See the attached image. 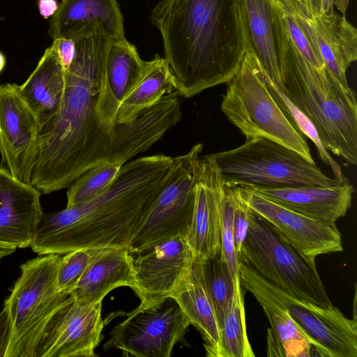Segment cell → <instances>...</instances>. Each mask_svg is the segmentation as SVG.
<instances>
[{
	"mask_svg": "<svg viewBox=\"0 0 357 357\" xmlns=\"http://www.w3.org/2000/svg\"><path fill=\"white\" fill-rule=\"evenodd\" d=\"M174 91V79L167 61L164 57L156 55L147 61L141 79L121 102L116 124L130 123L142 110Z\"/></svg>",
	"mask_w": 357,
	"mask_h": 357,
	"instance_id": "4316f807",
	"label": "cell"
},
{
	"mask_svg": "<svg viewBox=\"0 0 357 357\" xmlns=\"http://www.w3.org/2000/svg\"><path fill=\"white\" fill-rule=\"evenodd\" d=\"M202 144L194 145L181 155L173 158L162 186L128 245L132 253L169 238H185L195 207V184Z\"/></svg>",
	"mask_w": 357,
	"mask_h": 357,
	"instance_id": "30bf717a",
	"label": "cell"
},
{
	"mask_svg": "<svg viewBox=\"0 0 357 357\" xmlns=\"http://www.w3.org/2000/svg\"><path fill=\"white\" fill-rule=\"evenodd\" d=\"M204 340L207 356L215 357L220 339V328L209 294L202 261L194 258L190 267L171 295Z\"/></svg>",
	"mask_w": 357,
	"mask_h": 357,
	"instance_id": "d4e9b609",
	"label": "cell"
},
{
	"mask_svg": "<svg viewBox=\"0 0 357 357\" xmlns=\"http://www.w3.org/2000/svg\"><path fill=\"white\" fill-rule=\"evenodd\" d=\"M61 255H39L20 266L21 273L3 305L11 328L4 357H34L49 322L71 298L58 290Z\"/></svg>",
	"mask_w": 357,
	"mask_h": 357,
	"instance_id": "52a82bcc",
	"label": "cell"
},
{
	"mask_svg": "<svg viewBox=\"0 0 357 357\" xmlns=\"http://www.w3.org/2000/svg\"><path fill=\"white\" fill-rule=\"evenodd\" d=\"M301 22L316 44L328 70L345 87L347 71L357 59V31L345 15L334 10L319 13L301 0H281Z\"/></svg>",
	"mask_w": 357,
	"mask_h": 357,
	"instance_id": "2e32d148",
	"label": "cell"
},
{
	"mask_svg": "<svg viewBox=\"0 0 357 357\" xmlns=\"http://www.w3.org/2000/svg\"><path fill=\"white\" fill-rule=\"evenodd\" d=\"M150 19L180 96L227 83L238 71L246 47L240 0H160Z\"/></svg>",
	"mask_w": 357,
	"mask_h": 357,
	"instance_id": "7a4b0ae2",
	"label": "cell"
},
{
	"mask_svg": "<svg viewBox=\"0 0 357 357\" xmlns=\"http://www.w3.org/2000/svg\"><path fill=\"white\" fill-rule=\"evenodd\" d=\"M238 273L241 285L282 309L314 349L317 356H357L356 319H349L333 305L322 307L297 298L276 287L243 261Z\"/></svg>",
	"mask_w": 357,
	"mask_h": 357,
	"instance_id": "9c48e42d",
	"label": "cell"
},
{
	"mask_svg": "<svg viewBox=\"0 0 357 357\" xmlns=\"http://www.w3.org/2000/svg\"><path fill=\"white\" fill-rule=\"evenodd\" d=\"M146 63L126 38L111 41L97 104L98 119L108 130L114 132L118 108L141 79Z\"/></svg>",
	"mask_w": 357,
	"mask_h": 357,
	"instance_id": "7402d4cb",
	"label": "cell"
},
{
	"mask_svg": "<svg viewBox=\"0 0 357 357\" xmlns=\"http://www.w3.org/2000/svg\"><path fill=\"white\" fill-rule=\"evenodd\" d=\"M134 257L127 246L108 247L87 267L70 294L77 301H102L119 287H134Z\"/></svg>",
	"mask_w": 357,
	"mask_h": 357,
	"instance_id": "cb8c5ba5",
	"label": "cell"
},
{
	"mask_svg": "<svg viewBox=\"0 0 357 357\" xmlns=\"http://www.w3.org/2000/svg\"><path fill=\"white\" fill-rule=\"evenodd\" d=\"M38 7L40 14L45 18L54 15L56 13L59 4L56 0H38Z\"/></svg>",
	"mask_w": 357,
	"mask_h": 357,
	"instance_id": "74e56055",
	"label": "cell"
},
{
	"mask_svg": "<svg viewBox=\"0 0 357 357\" xmlns=\"http://www.w3.org/2000/svg\"><path fill=\"white\" fill-rule=\"evenodd\" d=\"M240 258L286 293L319 306L333 305L317 271L315 258L298 251L250 208L248 230Z\"/></svg>",
	"mask_w": 357,
	"mask_h": 357,
	"instance_id": "ba28073f",
	"label": "cell"
},
{
	"mask_svg": "<svg viewBox=\"0 0 357 357\" xmlns=\"http://www.w3.org/2000/svg\"><path fill=\"white\" fill-rule=\"evenodd\" d=\"M280 74L281 86L278 88L312 123L323 146L356 166L357 102L354 91L344 86L326 67L318 68L308 62L288 36Z\"/></svg>",
	"mask_w": 357,
	"mask_h": 357,
	"instance_id": "277c9868",
	"label": "cell"
},
{
	"mask_svg": "<svg viewBox=\"0 0 357 357\" xmlns=\"http://www.w3.org/2000/svg\"><path fill=\"white\" fill-rule=\"evenodd\" d=\"M102 301L70 300L49 322L34 357H94L102 339Z\"/></svg>",
	"mask_w": 357,
	"mask_h": 357,
	"instance_id": "4fadbf2b",
	"label": "cell"
},
{
	"mask_svg": "<svg viewBox=\"0 0 357 357\" xmlns=\"http://www.w3.org/2000/svg\"><path fill=\"white\" fill-rule=\"evenodd\" d=\"M247 188L294 211L335 223L351 207L354 187L349 182L329 187Z\"/></svg>",
	"mask_w": 357,
	"mask_h": 357,
	"instance_id": "603a6c76",
	"label": "cell"
},
{
	"mask_svg": "<svg viewBox=\"0 0 357 357\" xmlns=\"http://www.w3.org/2000/svg\"><path fill=\"white\" fill-rule=\"evenodd\" d=\"M11 324L8 310L3 305L0 312V357H4L8 345Z\"/></svg>",
	"mask_w": 357,
	"mask_h": 357,
	"instance_id": "8d00e7d4",
	"label": "cell"
},
{
	"mask_svg": "<svg viewBox=\"0 0 357 357\" xmlns=\"http://www.w3.org/2000/svg\"><path fill=\"white\" fill-rule=\"evenodd\" d=\"M234 210L233 214L232 227L233 237L236 252L241 260V250L248 230L249 207L241 199L234 187Z\"/></svg>",
	"mask_w": 357,
	"mask_h": 357,
	"instance_id": "e575fe53",
	"label": "cell"
},
{
	"mask_svg": "<svg viewBox=\"0 0 357 357\" xmlns=\"http://www.w3.org/2000/svg\"><path fill=\"white\" fill-rule=\"evenodd\" d=\"M172 162L173 158L164 154L128 161L95 198L59 212H43L31 250L45 255L91 247H128Z\"/></svg>",
	"mask_w": 357,
	"mask_h": 357,
	"instance_id": "3957f363",
	"label": "cell"
},
{
	"mask_svg": "<svg viewBox=\"0 0 357 357\" xmlns=\"http://www.w3.org/2000/svg\"><path fill=\"white\" fill-rule=\"evenodd\" d=\"M212 155L223 184L229 187H329L342 183L295 151L264 137L246 139L236 148Z\"/></svg>",
	"mask_w": 357,
	"mask_h": 357,
	"instance_id": "8992f818",
	"label": "cell"
},
{
	"mask_svg": "<svg viewBox=\"0 0 357 357\" xmlns=\"http://www.w3.org/2000/svg\"><path fill=\"white\" fill-rule=\"evenodd\" d=\"M240 6L246 47L254 52L271 81L280 87V64L287 41L281 1L240 0Z\"/></svg>",
	"mask_w": 357,
	"mask_h": 357,
	"instance_id": "ac0fdd59",
	"label": "cell"
},
{
	"mask_svg": "<svg viewBox=\"0 0 357 357\" xmlns=\"http://www.w3.org/2000/svg\"><path fill=\"white\" fill-rule=\"evenodd\" d=\"M190 325V319L172 297L139 305L113 328L104 349L116 348L126 356L169 357Z\"/></svg>",
	"mask_w": 357,
	"mask_h": 357,
	"instance_id": "8fae6325",
	"label": "cell"
},
{
	"mask_svg": "<svg viewBox=\"0 0 357 357\" xmlns=\"http://www.w3.org/2000/svg\"><path fill=\"white\" fill-rule=\"evenodd\" d=\"M245 321L243 294L240 278L234 282L231 305L220 326V339L215 357H254Z\"/></svg>",
	"mask_w": 357,
	"mask_h": 357,
	"instance_id": "f1b7e54d",
	"label": "cell"
},
{
	"mask_svg": "<svg viewBox=\"0 0 357 357\" xmlns=\"http://www.w3.org/2000/svg\"><path fill=\"white\" fill-rule=\"evenodd\" d=\"M330 11L337 10L340 13L345 15L349 6V0H326Z\"/></svg>",
	"mask_w": 357,
	"mask_h": 357,
	"instance_id": "f35d334b",
	"label": "cell"
},
{
	"mask_svg": "<svg viewBox=\"0 0 357 357\" xmlns=\"http://www.w3.org/2000/svg\"><path fill=\"white\" fill-rule=\"evenodd\" d=\"M227 84L221 110L246 139H269L315 163L305 136L273 98L266 72L250 48H245L238 71Z\"/></svg>",
	"mask_w": 357,
	"mask_h": 357,
	"instance_id": "5b68a950",
	"label": "cell"
},
{
	"mask_svg": "<svg viewBox=\"0 0 357 357\" xmlns=\"http://www.w3.org/2000/svg\"><path fill=\"white\" fill-rule=\"evenodd\" d=\"M241 199L269 222L303 255L315 258L342 252V236L335 223L325 222L281 206L245 188L234 187Z\"/></svg>",
	"mask_w": 357,
	"mask_h": 357,
	"instance_id": "9a60e30c",
	"label": "cell"
},
{
	"mask_svg": "<svg viewBox=\"0 0 357 357\" xmlns=\"http://www.w3.org/2000/svg\"><path fill=\"white\" fill-rule=\"evenodd\" d=\"M41 192L0 167V243L30 247L43 215Z\"/></svg>",
	"mask_w": 357,
	"mask_h": 357,
	"instance_id": "44dd1931",
	"label": "cell"
},
{
	"mask_svg": "<svg viewBox=\"0 0 357 357\" xmlns=\"http://www.w3.org/2000/svg\"><path fill=\"white\" fill-rule=\"evenodd\" d=\"M122 166L119 162H106L88 169L70 185L66 208L84 203L101 194L112 184Z\"/></svg>",
	"mask_w": 357,
	"mask_h": 357,
	"instance_id": "4dcf8cb0",
	"label": "cell"
},
{
	"mask_svg": "<svg viewBox=\"0 0 357 357\" xmlns=\"http://www.w3.org/2000/svg\"><path fill=\"white\" fill-rule=\"evenodd\" d=\"M133 290L140 305L170 297L188 273L194 259L185 239L178 236L144 247L135 252Z\"/></svg>",
	"mask_w": 357,
	"mask_h": 357,
	"instance_id": "5bb4252c",
	"label": "cell"
},
{
	"mask_svg": "<svg viewBox=\"0 0 357 357\" xmlns=\"http://www.w3.org/2000/svg\"><path fill=\"white\" fill-rule=\"evenodd\" d=\"M222 181L212 154L201 156L195 184V207L185 239L194 258L202 261L220 251Z\"/></svg>",
	"mask_w": 357,
	"mask_h": 357,
	"instance_id": "e0dca14e",
	"label": "cell"
},
{
	"mask_svg": "<svg viewBox=\"0 0 357 357\" xmlns=\"http://www.w3.org/2000/svg\"><path fill=\"white\" fill-rule=\"evenodd\" d=\"M123 22L117 0H62L50 21L48 33L52 39L74 41L93 35L121 40L126 39Z\"/></svg>",
	"mask_w": 357,
	"mask_h": 357,
	"instance_id": "ffe728a7",
	"label": "cell"
},
{
	"mask_svg": "<svg viewBox=\"0 0 357 357\" xmlns=\"http://www.w3.org/2000/svg\"><path fill=\"white\" fill-rule=\"evenodd\" d=\"M65 88V70L51 45L20 91L42 123L56 109Z\"/></svg>",
	"mask_w": 357,
	"mask_h": 357,
	"instance_id": "484cf974",
	"label": "cell"
},
{
	"mask_svg": "<svg viewBox=\"0 0 357 357\" xmlns=\"http://www.w3.org/2000/svg\"><path fill=\"white\" fill-rule=\"evenodd\" d=\"M179 94L165 95L152 106L142 110L128 123L116 124L108 162L124 165L149 150L181 119Z\"/></svg>",
	"mask_w": 357,
	"mask_h": 357,
	"instance_id": "d6986e66",
	"label": "cell"
},
{
	"mask_svg": "<svg viewBox=\"0 0 357 357\" xmlns=\"http://www.w3.org/2000/svg\"><path fill=\"white\" fill-rule=\"evenodd\" d=\"M235 192L233 187L222 184L221 197L220 252L234 282L239 277L241 261L236 252L233 237V214Z\"/></svg>",
	"mask_w": 357,
	"mask_h": 357,
	"instance_id": "836d02e7",
	"label": "cell"
},
{
	"mask_svg": "<svg viewBox=\"0 0 357 357\" xmlns=\"http://www.w3.org/2000/svg\"><path fill=\"white\" fill-rule=\"evenodd\" d=\"M52 45L54 48L64 70H67L75 56V41L65 38H57L53 39Z\"/></svg>",
	"mask_w": 357,
	"mask_h": 357,
	"instance_id": "d590c367",
	"label": "cell"
},
{
	"mask_svg": "<svg viewBox=\"0 0 357 357\" xmlns=\"http://www.w3.org/2000/svg\"><path fill=\"white\" fill-rule=\"evenodd\" d=\"M266 79L273 98L284 112L286 116L304 136L308 137L314 144L318 151L319 158L330 167L335 178L342 183L349 182L344 175L340 165L321 144L318 134L312 123L286 98L266 73Z\"/></svg>",
	"mask_w": 357,
	"mask_h": 357,
	"instance_id": "1f68e13d",
	"label": "cell"
},
{
	"mask_svg": "<svg viewBox=\"0 0 357 357\" xmlns=\"http://www.w3.org/2000/svg\"><path fill=\"white\" fill-rule=\"evenodd\" d=\"M6 65V58L3 53L0 52V73L3 70Z\"/></svg>",
	"mask_w": 357,
	"mask_h": 357,
	"instance_id": "ab89813d",
	"label": "cell"
},
{
	"mask_svg": "<svg viewBox=\"0 0 357 357\" xmlns=\"http://www.w3.org/2000/svg\"><path fill=\"white\" fill-rule=\"evenodd\" d=\"M105 248H85L61 257L56 280L58 290L70 294L89 264Z\"/></svg>",
	"mask_w": 357,
	"mask_h": 357,
	"instance_id": "d6a6232c",
	"label": "cell"
},
{
	"mask_svg": "<svg viewBox=\"0 0 357 357\" xmlns=\"http://www.w3.org/2000/svg\"><path fill=\"white\" fill-rule=\"evenodd\" d=\"M112 40L93 35L75 41L60 102L40 123L30 184L41 193L66 188L88 169L109 160L114 132L100 123L97 104Z\"/></svg>",
	"mask_w": 357,
	"mask_h": 357,
	"instance_id": "6da1fadb",
	"label": "cell"
},
{
	"mask_svg": "<svg viewBox=\"0 0 357 357\" xmlns=\"http://www.w3.org/2000/svg\"><path fill=\"white\" fill-rule=\"evenodd\" d=\"M40 123L19 85H0V154L13 177L30 184Z\"/></svg>",
	"mask_w": 357,
	"mask_h": 357,
	"instance_id": "7c38bea8",
	"label": "cell"
},
{
	"mask_svg": "<svg viewBox=\"0 0 357 357\" xmlns=\"http://www.w3.org/2000/svg\"><path fill=\"white\" fill-rule=\"evenodd\" d=\"M202 264L220 328L233 299L234 282L220 251L213 257L202 261Z\"/></svg>",
	"mask_w": 357,
	"mask_h": 357,
	"instance_id": "f546056e",
	"label": "cell"
},
{
	"mask_svg": "<svg viewBox=\"0 0 357 357\" xmlns=\"http://www.w3.org/2000/svg\"><path fill=\"white\" fill-rule=\"evenodd\" d=\"M267 316L268 351L277 356L301 357L312 356L314 349L289 316L280 307L260 296H254ZM316 355V354H315Z\"/></svg>",
	"mask_w": 357,
	"mask_h": 357,
	"instance_id": "83f0119b",
	"label": "cell"
}]
</instances>
